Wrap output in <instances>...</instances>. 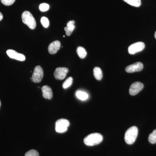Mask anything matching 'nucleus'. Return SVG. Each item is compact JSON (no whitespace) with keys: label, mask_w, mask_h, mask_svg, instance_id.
<instances>
[{"label":"nucleus","mask_w":156,"mask_h":156,"mask_svg":"<svg viewBox=\"0 0 156 156\" xmlns=\"http://www.w3.org/2000/svg\"><path fill=\"white\" fill-rule=\"evenodd\" d=\"M103 140V136L99 133H94L89 134L84 139V143L88 146H93L99 144Z\"/></svg>","instance_id":"nucleus-1"},{"label":"nucleus","mask_w":156,"mask_h":156,"mask_svg":"<svg viewBox=\"0 0 156 156\" xmlns=\"http://www.w3.org/2000/svg\"><path fill=\"white\" fill-rule=\"evenodd\" d=\"M138 128L136 126H132L128 128L125 135V140L128 144H133L136 140L138 135Z\"/></svg>","instance_id":"nucleus-2"},{"label":"nucleus","mask_w":156,"mask_h":156,"mask_svg":"<svg viewBox=\"0 0 156 156\" xmlns=\"http://www.w3.org/2000/svg\"><path fill=\"white\" fill-rule=\"evenodd\" d=\"M23 22L26 24L32 30L34 29L36 27L37 23L35 19L32 14L28 11H25L22 14Z\"/></svg>","instance_id":"nucleus-3"},{"label":"nucleus","mask_w":156,"mask_h":156,"mask_svg":"<svg viewBox=\"0 0 156 156\" xmlns=\"http://www.w3.org/2000/svg\"><path fill=\"white\" fill-rule=\"evenodd\" d=\"M69 122L66 119H61L56 121L55 124V130L58 133H63L67 131L69 126Z\"/></svg>","instance_id":"nucleus-4"},{"label":"nucleus","mask_w":156,"mask_h":156,"mask_svg":"<svg viewBox=\"0 0 156 156\" xmlns=\"http://www.w3.org/2000/svg\"><path fill=\"white\" fill-rule=\"evenodd\" d=\"M44 76L43 69L40 66H36L34 69L33 73L32 76V81L35 83H39L41 81Z\"/></svg>","instance_id":"nucleus-5"},{"label":"nucleus","mask_w":156,"mask_h":156,"mask_svg":"<svg viewBox=\"0 0 156 156\" xmlns=\"http://www.w3.org/2000/svg\"><path fill=\"white\" fill-rule=\"evenodd\" d=\"M145 48V44L142 42H136L129 46L128 48V53L130 54H135L142 51Z\"/></svg>","instance_id":"nucleus-6"},{"label":"nucleus","mask_w":156,"mask_h":156,"mask_svg":"<svg viewBox=\"0 0 156 156\" xmlns=\"http://www.w3.org/2000/svg\"><path fill=\"white\" fill-rule=\"evenodd\" d=\"M69 69L67 68L58 67L55 69L54 73V77L56 80H63L66 77Z\"/></svg>","instance_id":"nucleus-7"},{"label":"nucleus","mask_w":156,"mask_h":156,"mask_svg":"<svg viewBox=\"0 0 156 156\" xmlns=\"http://www.w3.org/2000/svg\"><path fill=\"white\" fill-rule=\"evenodd\" d=\"M144 84L140 82H136L131 84L129 89V93L131 95H135L138 94L143 89Z\"/></svg>","instance_id":"nucleus-8"},{"label":"nucleus","mask_w":156,"mask_h":156,"mask_svg":"<svg viewBox=\"0 0 156 156\" xmlns=\"http://www.w3.org/2000/svg\"><path fill=\"white\" fill-rule=\"evenodd\" d=\"M144 66L140 62H135L133 64L128 66L126 68V72L133 73L141 71L143 69Z\"/></svg>","instance_id":"nucleus-9"},{"label":"nucleus","mask_w":156,"mask_h":156,"mask_svg":"<svg viewBox=\"0 0 156 156\" xmlns=\"http://www.w3.org/2000/svg\"><path fill=\"white\" fill-rule=\"evenodd\" d=\"M6 53L8 56L11 58L20 61H23L25 60V56L23 54L17 53L15 50H7Z\"/></svg>","instance_id":"nucleus-10"},{"label":"nucleus","mask_w":156,"mask_h":156,"mask_svg":"<svg viewBox=\"0 0 156 156\" xmlns=\"http://www.w3.org/2000/svg\"><path fill=\"white\" fill-rule=\"evenodd\" d=\"M61 44L59 41H54L49 45L48 48V52L50 54H55L59 50Z\"/></svg>","instance_id":"nucleus-11"},{"label":"nucleus","mask_w":156,"mask_h":156,"mask_svg":"<svg viewBox=\"0 0 156 156\" xmlns=\"http://www.w3.org/2000/svg\"><path fill=\"white\" fill-rule=\"evenodd\" d=\"M42 92L43 96L46 99H50L53 97V92L52 89L48 86H44L42 87Z\"/></svg>","instance_id":"nucleus-12"},{"label":"nucleus","mask_w":156,"mask_h":156,"mask_svg":"<svg viewBox=\"0 0 156 156\" xmlns=\"http://www.w3.org/2000/svg\"><path fill=\"white\" fill-rule=\"evenodd\" d=\"M74 20H70L67 23V26L65 27L64 30L66 31V35L68 36H69L72 33L73 31L75 28V26Z\"/></svg>","instance_id":"nucleus-13"},{"label":"nucleus","mask_w":156,"mask_h":156,"mask_svg":"<svg viewBox=\"0 0 156 156\" xmlns=\"http://www.w3.org/2000/svg\"><path fill=\"white\" fill-rule=\"evenodd\" d=\"M93 74L95 79L98 80H101L103 77L102 70L98 67L94 68L93 69Z\"/></svg>","instance_id":"nucleus-14"},{"label":"nucleus","mask_w":156,"mask_h":156,"mask_svg":"<svg viewBox=\"0 0 156 156\" xmlns=\"http://www.w3.org/2000/svg\"><path fill=\"white\" fill-rule=\"evenodd\" d=\"M76 96L79 99L82 101L87 100L89 98V95L83 91H77L76 92Z\"/></svg>","instance_id":"nucleus-15"},{"label":"nucleus","mask_w":156,"mask_h":156,"mask_svg":"<svg viewBox=\"0 0 156 156\" xmlns=\"http://www.w3.org/2000/svg\"><path fill=\"white\" fill-rule=\"evenodd\" d=\"M77 53L79 57L81 58H84L87 55V52L85 48L82 47H79L77 48Z\"/></svg>","instance_id":"nucleus-16"},{"label":"nucleus","mask_w":156,"mask_h":156,"mask_svg":"<svg viewBox=\"0 0 156 156\" xmlns=\"http://www.w3.org/2000/svg\"><path fill=\"white\" fill-rule=\"evenodd\" d=\"M125 2L130 5L135 7H139L141 5V0H123Z\"/></svg>","instance_id":"nucleus-17"},{"label":"nucleus","mask_w":156,"mask_h":156,"mask_svg":"<svg viewBox=\"0 0 156 156\" xmlns=\"http://www.w3.org/2000/svg\"><path fill=\"white\" fill-rule=\"evenodd\" d=\"M73 79L72 77L68 78L62 84V88L64 89H67L70 87L73 83Z\"/></svg>","instance_id":"nucleus-18"},{"label":"nucleus","mask_w":156,"mask_h":156,"mask_svg":"<svg viewBox=\"0 0 156 156\" xmlns=\"http://www.w3.org/2000/svg\"><path fill=\"white\" fill-rule=\"evenodd\" d=\"M148 140L149 142L152 144L156 143V129L153 131L152 133L150 134L148 137Z\"/></svg>","instance_id":"nucleus-19"},{"label":"nucleus","mask_w":156,"mask_h":156,"mask_svg":"<svg viewBox=\"0 0 156 156\" xmlns=\"http://www.w3.org/2000/svg\"><path fill=\"white\" fill-rule=\"evenodd\" d=\"M41 23L42 25L45 27V28H48V27L49 26L50 23H49V20L47 17H43L41 18Z\"/></svg>","instance_id":"nucleus-20"},{"label":"nucleus","mask_w":156,"mask_h":156,"mask_svg":"<svg viewBox=\"0 0 156 156\" xmlns=\"http://www.w3.org/2000/svg\"><path fill=\"white\" fill-rule=\"evenodd\" d=\"M49 8H50L49 5L46 3H43V4H41L39 6V9H40V11L42 12L48 11L49 9Z\"/></svg>","instance_id":"nucleus-21"},{"label":"nucleus","mask_w":156,"mask_h":156,"mask_svg":"<svg viewBox=\"0 0 156 156\" xmlns=\"http://www.w3.org/2000/svg\"><path fill=\"white\" fill-rule=\"evenodd\" d=\"M25 156H39V155L37 151L31 150L25 154Z\"/></svg>","instance_id":"nucleus-22"},{"label":"nucleus","mask_w":156,"mask_h":156,"mask_svg":"<svg viewBox=\"0 0 156 156\" xmlns=\"http://www.w3.org/2000/svg\"><path fill=\"white\" fill-rule=\"evenodd\" d=\"M16 0H1L3 5L6 6H10L13 5Z\"/></svg>","instance_id":"nucleus-23"},{"label":"nucleus","mask_w":156,"mask_h":156,"mask_svg":"<svg viewBox=\"0 0 156 156\" xmlns=\"http://www.w3.org/2000/svg\"><path fill=\"white\" fill-rule=\"evenodd\" d=\"M3 18V15L0 12V21L2 20Z\"/></svg>","instance_id":"nucleus-24"},{"label":"nucleus","mask_w":156,"mask_h":156,"mask_svg":"<svg viewBox=\"0 0 156 156\" xmlns=\"http://www.w3.org/2000/svg\"><path fill=\"white\" fill-rule=\"evenodd\" d=\"M154 37H155V39H156V31L155 32V33Z\"/></svg>","instance_id":"nucleus-25"},{"label":"nucleus","mask_w":156,"mask_h":156,"mask_svg":"<svg viewBox=\"0 0 156 156\" xmlns=\"http://www.w3.org/2000/svg\"><path fill=\"white\" fill-rule=\"evenodd\" d=\"M1 101H0V108H1Z\"/></svg>","instance_id":"nucleus-26"}]
</instances>
